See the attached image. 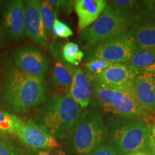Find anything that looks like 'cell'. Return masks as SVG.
Wrapping results in <instances>:
<instances>
[{
    "label": "cell",
    "instance_id": "obj_1",
    "mask_svg": "<svg viewBox=\"0 0 155 155\" xmlns=\"http://www.w3.org/2000/svg\"><path fill=\"white\" fill-rule=\"evenodd\" d=\"M47 88L44 81L22 72L13 64L4 75L3 100L13 112H25L45 101Z\"/></svg>",
    "mask_w": 155,
    "mask_h": 155
},
{
    "label": "cell",
    "instance_id": "obj_2",
    "mask_svg": "<svg viewBox=\"0 0 155 155\" xmlns=\"http://www.w3.org/2000/svg\"><path fill=\"white\" fill-rule=\"evenodd\" d=\"M83 109L70 92L54 94L39 109L36 119L39 125L55 138L69 137L78 121Z\"/></svg>",
    "mask_w": 155,
    "mask_h": 155
},
{
    "label": "cell",
    "instance_id": "obj_3",
    "mask_svg": "<svg viewBox=\"0 0 155 155\" xmlns=\"http://www.w3.org/2000/svg\"><path fill=\"white\" fill-rule=\"evenodd\" d=\"M106 125L110 142L119 155L148 151L150 131L141 119L109 116Z\"/></svg>",
    "mask_w": 155,
    "mask_h": 155
},
{
    "label": "cell",
    "instance_id": "obj_4",
    "mask_svg": "<svg viewBox=\"0 0 155 155\" xmlns=\"http://www.w3.org/2000/svg\"><path fill=\"white\" fill-rule=\"evenodd\" d=\"M93 87L91 108L102 116L107 114L108 116L137 118L142 120L149 128L155 124V116L143 109L136 97L106 87Z\"/></svg>",
    "mask_w": 155,
    "mask_h": 155
},
{
    "label": "cell",
    "instance_id": "obj_5",
    "mask_svg": "<svg viewBox=\"0 0 155 155\" xmlns=\"http://www.w3.org/2000/svg\"><path fill=\"white\" fill-rule=\"evenodd\" d=\"M69 137L75 154L88 155L106 142L108 131L101 114L90 108L82 112Z\"/></svg>",
    "mask_w": 155,
    "mask_h": 155
},
{
    "label": "cell",
    "instance_id": "obj_6",
    "mask_svg": "<svg viewBox=\"0 0 155 155\" xmlns=\"http://www.w3.org/2000/svg\"><path fill=\"white\" fill-rule=\"evenodd\" d=\"M133 17L109 2L96 22L81 32L80 39L86 42L85 48L127 32Z\"/></svg>",
    "mask_w": 155,
    "mask_h": 155
},
{
    "label": "cell",
    "instance_id": "obj_7",
    "mask_svg": "<svg viewBox=\"0 0 155 155\" xmlns=\"http://www.w3.org/2000/svg\"><path fill=\"white\" fill-rule=\"evenodd\" d=\"M137 49L132 37L127 31L85 48L84 61L102 60L112 63H127Z\"/></svg>",
    "mask_w": 155,
    "mask_h": 155
},
{
    "label": "cell",
    "instance_id": "obj_8",
    "mask_svg": "<svg viewBox=\"0 0 155 155\" xmlns=\"http://www.w3.org/2000/svg\"><path fill=\"white\" fill-rule=\"evenodd\" d=\"M137 71L127 63H114L99 75L91 78L93 86H98L135 96L134 81Z\"/></svg>",
    "mask_w": 155,
    "mask_h": 155
},
{
    "label": "cell",
    "instance_id": "obj_9",
    "mask_svg": "<svg viewBox=\"0 0 155 155\" xmlns=\"http://www.w3.org/2000/svg\"><path fill=\"white\" fill-rule=\"evenodd\" d=\"M128 32L138 49L155 50V10L145 8L135 14Z\"/></svg>",
    "mask_w": 155,
    "mask_h": 155
},
{
    "label": "cell",
    "instance_id": "obj_10",
    "mask_svg": "<svg viewBox=\"0 0 155 155\" xmlns=\"http://www.w3.org/2000/svg\"><path fill=\"white\" fill-rule=\"evenodd\" d=\"M13 65L22 72L44 81L49 67L48 58L34 48L26 47L12 53Z\"/></svg>",
    "mask_w": 155,
    "mask_h": 155
},
{
    "label": "cell",
    "instance_id": "obj_11",
    "mask_svg": "<svg viewBox=\"0 0 155 155\" xmlns=\"http://www.w3.org/2000/svg\"><path fill=\"white\" fill-rule=\"evenodd\" d=\"M14 135L30 150H53L61 147L53 136L31 120L23 122Z\"/></svg>",
    "mask_w": 155,
    "mask_h": 155
},
{
    "label": "cell",
    "instance_id": "obj_12",
    "mask_svg": "<svg viewBox=\"0 0 155 155\" xmlns=\"http://www.w3.org/2000/svg\"><path fill=\"white\" fill-rule=\"evenodd\" d=\"M41 2L38 0L25 2V35L41 47L47 48L48 37L41 17Z\"/></svg>",
    "mask_w": 155,
    "mask_h": 155
},
{
    "label": "cell",
    "instance_id": "obj_13",
    "mask_svg": "<svg viewBox=\"0 0 155 155\" xmlns=\"http://www.w3.org/2000/svg\"><path fill=\"white\" fill-rule=\"evenodd\" d=\"M25 2L21 0L9 2L3 13V25L12 40H20L25 36Z\"/></svg>",
    "mask_w": 155,
    "mask_h": 155
},
{
    "label": "cell",
    "instance_id": "obj_14",
    "mask_svg": "<svg viewBox=\"0 0 155 155\" xmlns=\"http://www.w3.org/2000/svg\"><path fill=\"white\" fill-rule=\"evenodd\" d=\"M134 88L139 106L155 116V73L137 74L134 81Z\"/></svg>",
    "mask_w": 155,
    "mask_h": 155
},
{
    "label": "cell",
    "instance_id": "obj_15",
    "mask_svg": "<svg viewBox=\"0 0 155 155\" xmlns=\"http://www.w3.org/2000/svg\"><path fill=\"white\" fill-rule=\"evenodd\" d=\"M70 94L73 99L83 110L86 109L91 102L94 94L91 80L88 73L81 68H75Z\"/></svg>",
    "mask_w": 155,
    "mask_h": 155
},
{
    "label": "cell",
    "instance_id": "obj_16",
    "mask_svg": "<svg viewBox=\"0 0 155 155\" xmlns=\"http://www.w3.org/2000/svg\"><path fill=\"white\" fill-rule=\"evenodd\" d=\"M107 2L105 0H77L75 11L78 19V32H82L96 22L105 9Z\"/></svg>",
    "mask_w": 155,
    "mask_h": 155
},
{
    "label": "cell",
    "instance_id": "obj_17",
    "mask_svg": "<svg viewBox=\"0 0 155 155\" xmlns=\"http://www.w3.org/2000/svg\"><path fill=\"white\" fill-rule=\"evenodd\" d=\"M75 68V65H70L66 62L61 61L55 62L52 72V83L62 93L70 92Z\"/></svg>",
    "mask_w": 155,
    "mask_h": 155
},
{
    "label": "cell",
    "instance_id": "obj_18",
    "mask_svg": "<svg viewBox=\"0 0 155 155\" xmlns=\"http://www.w3.org/2000/svg\"><path fill=\"white\" fill-rule=\"evenodd\" d=\"M127 64L137 73H155V50L137 49Z\"/></svg>",
    "mask_w": 155,
    "mask_h": 155
},
{
    "label": "cell",
    "instance_id": "obj_19",
    "mask_svg": "<svg viewBox=\"0 0 155 155\" xmlns=\"http://www.w3.org/2000/svg\"><path fill=\"white\" fill-rule=\"evenodd\" d=\"M22 123L14 114L0 111V134H15Z\"/></svg>",
    "mask_w": 155,
    "mask_h": 155
},
{
    "label": "cell",
    "instance_id": "obj_20",
    "mask_svg": "<svg viewBox=\"0 0 155 155\" xmlns=\"http://www.w3.org/2000/svg\"><path fill=\"white\" fill-rule=\"evenodd\" d=\"M62 55L66 63L77 66L84 58V53L80 50L78 45L69 42L63 46Z\"/></svg>",
    "mask_w": 155,
    "mask_h": 155
},
{
    "label": "cell",
    "instance_id": "obj_21",
    "mask_svg": "<svg viewBox=\"0 0 155 155\" xmlns=\"http://www.w3.org/2000/svg\"><path fill=\"white\" fill-rule=\"evenodd\" d=\"M40 12H41V17L45 30L48 37L49 38L50 36L54 35V24H55V19H57L56 12L53 8V7L48 2V1H42Z\"/></svg>",
    "mask_w": 155,
    "mask_h": 155
},
{
    "label": "cell",
    "instance_id": "obj_22",
    "mask_svg": "<svg viewBox=\"0 0 155 155\" xmlns=\"http://www.w3.org/2000/svg\"><path fill=\"white\" fill-rule=\"evenodd\" d=\"M122 10L134 16L139 11L145 9V1H134V0H114L110 2Z\"/></svg>",
    "mask_w": 155,
    "mask_h": 155
},
{
    "label": "cell",
    "instance_id": "obj_23",
    "mask_svg": "<svg viewBox=\"0 0 155 155\" xmlns=\"http://www.w3.org/2000/svg\"><path fill=\"white\" fill-rule=\"evenodd\" d=\"M114 64V63L102 61V60H92V61L86 62L85 66L88 71L87 73L91 78H92L96 75H99L103 71L113 65Z\"/></svg>",
    "mask_w": 155,
    "mask_h": 155
},
{
    "label": "cell",
    "instance_id": "obj_24",
    "mask_svg": "<svg viewBox=\"0 0 155 155\" xmlns=\"http://www.w3.org/2000/svg\"><path fill=\"white\" fill-rule=\"evenodd\" d=\"M0 155H23V152L12 141L0 137Z\"/></svg>",
    "mask_w": 155,
    "mask_h": 155
},
{
    "label": "cell",
    "instance_id": "obj_25",
    "mask_svg": "<svg viewBox=\"0 0 155 155\" xmlns=\"http://www.w3.org/2000/svg\"><path fill=\"white\" fill-rule=\"evenodd\" d=\"M53 33L58 38H68L73 35V32L68 25L58 19H56L54 24Z\"/></svg>",
    "mask_w": 155,
    "mask_h": 155
},
{
    "label": "cell",
    "instance_id": "obj_26",
    "mask_svg": "<svg viewBox=\"0 0 155 155\" xmlns=\"http://www.w3.org/2000/svg\"><path fill=\"white\" fill-rule=\"evenodd\" d=\"M48 2L53 7L55 11H62L68 14L72 12L74 8L75 1H67V0H48Z\"/></svg>",
    "mask_w": 155,
    "mask_h": 155
},
{
    "label": "cell",
    "instance_id": "obj_27",
    "mask_svg": "<svg viewBox=\"0 0 155 155\" xmlns=\"http://www.w3.org/2000/svg\"><path fill=\"white\" fill-rule=\"evenodd\" d=\"M88 155H119L117 150L111 142H105Z\"/></svg>",
    "mask_w": 155,
    "mask_h": 155
},
{
    "label": "cell",
    "instance_id": "obj_28",
    "mask_svg": "<svg viewBox=\"0 0 155 155\" xmlns=\"http://www.w3.org/2000/svg\"><path fill=\"white\" fill-rule=\"evenodd\" d=\"M29 153L30 155H55L53 150H30Z\"/></svg>",
    "mask_w": 155,
    "mask_h": 155
},
{
    "label": "cell",
    "instance_id": "obj_29",
    "mask_svg": "<svg viewBox=\"0 0 155 155\" xmlns=\"http://www.w3.org/2000/svg\"><path fill=\"white\" fill-rule=\"evenodd\" d=\"M148 152H149V153H150V155H155V143H154V140H153L152 136L150 137Z\"/></svg>",
    "mask_w": 155,
    "mask_h": 155
},
{
    "label": "cell",
    "instance_id": "obj_30",
    "mask_svg": "<svg viewBox=\"0 0 155 155\" xmlns=\"http://www.w3.org/2000/svg\"><path fill=\"white\" fill-rule=\"evenodd\" d=\"M5 34H4L2 28V27L0 26V48L5 44Z\"/></svg>",
    "mask_w": 155,
    "mask_h": 155
},
{
    "label": "cell",
    "instance_id": "obj_31",
    "mask_svg": "<svg viewBox=\"0 0 155 155\" xmlns=\"http://www.w3.org/2000/svg\"><path fill=\"white\" fill-rule=\"evenodd\" d=\"M149 129H150V134L152 136L153 140H154L155 143V124H152V126H150Z\"/></svg>",
    "mask_w": 155,
    "mask_h": 155
},
{
    "label": "cell",
    "instance_id": "obj_32",
    "mask_svg": "<svg viewBox=\"0 0 155 155\" xmlns=\"http://www.w3.org/2000/svg\"><path fill=\"white\" fill-rule=\"evenodd\" d=\"M122 155H150L148 151H143V152H139L135 153H131V154H126Z\"/></svg>",
    "mask_w": 155,
    "mask_h": 155
},
{
    "label": "cell",
    "instance_id": "obj_33",
    "mask_svg": "<svg viewBox=\"0 0 155 155\" xmlns=\"http://www.w3.org/2000/svg\"><path fill=\"white\" fill-rule=\"evenodd\" d=\"M55 155H67V154L64 150L58 149L55 151Z\"/></svg>",
    "mask_w": 155,
    "mask_h": 155
},
{
    "label": "cell",
    "instance_id": "obj_34",
    "mask_svg": "<svg viewBox=\"0 0 155 155\" xmlns=\"http://www.w3.org/2000/svg\"><path fill=\"white\" fill-rule=\"evenodd\" d=\"M1 3H2V2H1V1H0V5H1Z\"/></svg>",
    "mask_w": 155,
    "mask_h": 155
}]
</instances>
